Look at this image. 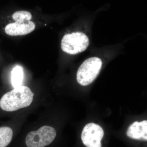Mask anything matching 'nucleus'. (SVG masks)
I'll return each mask as SVG.
<instances>
[{
	"label": "nucleus",
	"instance_id": "7",
	"mask_svg": "<svg viewBox=\"0 0 147 147\" xmlns=\"http://www.w3.org/2000/svg\"><path fill=\"white\" fill-rule=\"evenodd\" d=\"M127 135L131 139L147 140V121H135L128 127Z\"/></svg>",
	"mask_w": 147,
	"mask_h": 147
},
{
	"label": "nucleus",
	"instance_id": "4",
	"mask_svg": "<svg viewBox=\"0 0 147 147\" xmlns=\"http://www.w3.org/2000/svg\"><path fill=\"white\" fill-rule=\"evenodd\" d=\"M57 132L54 127L44 126L27 135L26 143L28 147H45L55 140Z\"/></svg>",
	"mask_w": 147,
	"mask_h": 147
},
{
	"label": "nucleus",
	"instance_id": "3",
	"mask_svg": "<svg viewBox=\"0 0 147 147\" xmlns=\"http://www.w3.org/2000/svg\"><path fill=\"white\" fill-rule=\"evenodd\" d=\"M89 43L88 38L85 34L76 32L65 35L62 39L61 47L65 53L76 55L85 51Z\"/></svg>",
	"mask_w": 147,
	"mask_h": 147
},
{
	"label": "nucleus",
	"instance_id": "1",
	"mask_svg": "<svg viewBox=\"0 0 147 147\" xmlns=\"http://www.w3.org/2000/svg\"><path fill=\"white\" fill-rule=\"evenodd\" d=\"M34 94L26 86L15 88L3 96L0 100V107L7 112H13L28 107L33 99Z\"/></svg>",
	"mask_w": 147,
	"mask_h": 147
},
{
	"label": "nucleus",
	"instance_id": "10",
	"mask_svg": "<svg viewBox=\"0 0 147 147\" xmlns=\"http://www.w3.org/2000/svg\"><path fill=\"white\" fill-rule=\"evenodd\" d=\"M12 17L15 22H23L30 21L32 15L28 11L20 10L14 12Z\"/></svg>",
	"mask_w": 147,
	"mask_h": 147
},
{
	"label": "nucleus",
	"instance_id": "9",
	"mask_svg": "<svg viewBox=\"0 0 147 147\" xmlns=\"http://www.w3.org/2000/svg\"><path fill=\"white\" fill-rule=\"evenodd\" d=\"M11 82L13 88L21 86L24 79V71L23 68L17 65L13 68L11 71Z\"/></svg>",
	"mask_w": 147,
	"mask_h": 147
},
{
	"label": "nucleus",
	"instance_id": "6",
	"mask_svg": "<svg viewBox=\"0 0 147 147\" xmlns=\"http://www.w3.org/2000/svg\"><path fill=\"white\" fill-rule=\"evenodd\" d=\"M34 23L31 21L25 22H15L9 24L5 27L7 34L11 36L25 35L30 34L35 28Z\"/></svg>",
	"mask_w": 147,
	"mask_h": 147
},
{
	"label": "nucleus",
	"instance_id": "2",
	"mask_svg": "<svg viewBox=\"0 0 147 147\" xmlns=\"http://www.w3.org/2000/svg\"><path fill=\"white\" fill-rule=\"evenodd\" d=\"M102 66L100 59L94 57L84 61L76 74L77 82L82 86L90 85L94 81L100 72Z\"/></svg>",
	"mask_w": 147,
	"mask_h": 147
},
{
	"label": "nucleus",
	"instance_id": "5",
	"mask_svg": "<svg viewBox=\"0 0 147 147\" xmlns=\"http://www.w3.org/2000/svg\"><path fill=\"white\" fill-rule=\"evenodd\" d=\"M104 134L103 129L100 125L90 123L84 127L81 138L83 144L87 147H101V141Z\"/></svg>",
	"mask_w": 147,
	"mask_h": 147
},
{
	"label": "nucleus",
	"instance_id": "8",
	"mask_svg": "<svg viewBox=\"0 0 147 147\" xmlns=\"http://www.w3.org/2000/svg\"><path fill=\"white\" fill-rule=\"evenodd\" d=\"M12 129L8 127H0V147H6L13 137Z\"/></svg>",
	"mask_w": 147,
	"mask_h": 147
}]
</instances>
